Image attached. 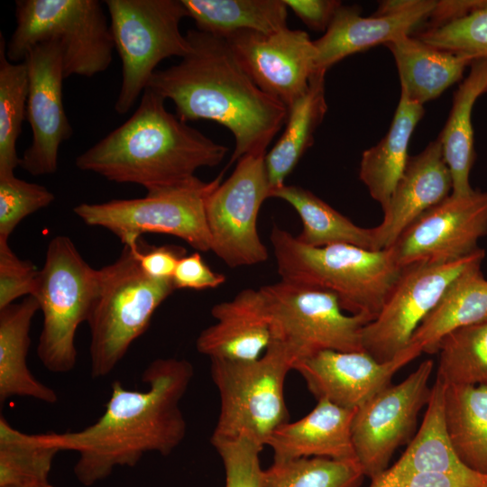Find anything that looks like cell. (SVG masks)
<instances>
[{
    "label": "cell",
    "mask_w": 487,
    "mask_h": 487,
    "mask_svg": "<svg viewBox=\"0 0 487 487\" xmlns=\"http://www.w3.org/2000/svg\"><path fill=\"white\" fill-rule=\"evenodd\" d=\"M193 376V365L185 359H155L141 377L145 390L126 389L115 381L95 423L78 431L42 436L59 451L78 453L75 476L91 486L116 467L136 465L147 453L169 455L181 444L187 422L180 401Z\"/></svg>",
    "instance_id": "1"
},
{
    "label": "cell",
    "mask_w": 487,
    "mask_h": 487,
    "mask_svg": "<svg viewBox=\"0 0 487 487\" xmlns=\"http://www.w3.org/2000/svg\"><path fill=\"white\" fill-rule=\"evenodd\" d=\"M186 36L189 52L157 69L147 87L171 100L181 121L209 120L227 128L234 139L227 167L247 155L265 156L286 123L287 106L254 83L225 39L197 29Z\"/></svg>",
    "instance_id": "2"
},
{
    "label": "cell",
    "mask_w": 487,
    "mask_h": 487,
    "mask_svg": "<svg viewBox=\"0 0 487 487\" xmlns=\"http://www.w3.org/2000/svg\"><path fill=\"white\" fill-rule=\"evenodd\" d=\"M164 102L147 87L124 124L76 158L77 168L148 191L184 182L200 168L219 165L228 148L170 113Z\"/></svg>",
    "instance_id": "3"
},
{
    "label": "cell",
    "mask_w": 487,
    "mask_h": 487,
    "mask_svg": "<svg viewBox=\"0 0 487 487\" xmlns=\"http://www.w3.org/2000/svg\"><path fill=\"white\" fill-rule=\"evenodd\" d=\"M270 241L281 280L330 292L343 310L372 320L402 269L391 248L312 247L277 225L271 228Z\"/></svg>",
    "instance_id": "4"
},
{
    "label": "cell",
    "mask_w": 487,
    "mask_h": 487,
    "mask_svg": "<svg viewBox=\"0 0 487 487\" xmlns=\"http://www.w3.org/2000/svg\"><path fill=\"white\" fill-rule=\"evenodd\" d=\"M139 242L124 245L114 262L98 269L87 321L92 378L106 377L115 369L147 330L159 306L176 289L172 279H154L143 272L137 258Z\"/></svg>",
    "instance_id": "5"
},
{
    "label": "cell",
    "mask_w": 487,
    "mask_h": 487,
    "mask_svg": "<svg viewBox=\"0 0 487 487\" xmlns=\"http://www.w3.org/2000/svg\"><path fill=\"white\" fill-rule=\"evenodd\" d=\"M296 360L293 351L276 339L255 360L211 359L220 411L210 442L243 438L265 446L271 435L289 422L284 384Z\"/></svg>",
    "instance_id": "6"
},
{
    "label": "cell",
    "mask_w": 487,
    "mask_h": 487,
    "mask_svg": "<svg viewBox=\"0 0 487 487\" xmlns=\"http://www.w3.org/2000/svg\"><path fill=\"white\" fill-rule=\"evenodd\" d=\"M16 26L6 43L11 62H23L34 45L56 40L63 52L65 78L106 71L115 49L110 23L97 0H17Z\"/></svg>",
    "instance_id": "7"
},
{
    "label": "cell",
    "mask_w": 487,
    "mask_h": 487,
    "mask_svg": "<svg viewBox=\"0 0 487 487\" xmlns=\"http://www.w3.org/2000/svg\"><path fill=\"white\" fill-rule=\"evenodd\" d=\"M97 284L98 270L83 259L69 236L50 241L33 295L43 315L36 351L48 371L66 373L75 368L76 333L87 321Z\"/></svg>",
    "instance_id": "8"
},
{
    "label": "cell",
    "mask_w": 487,
    "mask_h": 487,
    "mask_svg": "<svg viewBox=\"0 0 487 487\" xmlns=\"http://www.w3.org/2000/svg\"><path fill=\"white\" fill-rule=\"evenodd\" d=\"M197 176L179 184L148 190L143 198L81 203L73 211L85 224L113 233L124 245L135 244L145 233L172 235L199 252L211 251L206 202L221 182Z\"/></svg>",
    "instance_id": "9"
},
{
    "label": "cell",
    "mask_w": 487,
    "mask_h": 487,
    "mask_svg": "<svg viewBox=\"0 0 487 487\" xmlns=\"http://www.w3.org/2000/svg\"><path fill=\"white\" fill-rule=\"evenodd\" d=\"M115 49L122 61V84L115 103L129 112L147 88L158 64L190 51L180 23L188 17L181 0H106Z\"/></svg>",
    "instance_id": "10"
},
{
    "label": "cell",
    "mask_w": 487,
    "mask_h": 487,
    "mask_svg": "<svg viewBox=\"0 0 487 487\" xmlns=\"http://www.w3.org/2000/svg\"><path fill=\"white\" fill-rule=\"evenodd\" d=\"M260 289L269 309L272 339L286 344L296 362L326 350L364 351L363 330L372 318L345 315L332 293L281 280Z\"/></svg>",
    "instance_id": "11"
},
{
    "label": "cell",
    "mask_w": 487,
    "mask_h": 487,
    "mask_svg": "<svg viewBox=\"0 0 487 487\" xmlns=\"http://www.w3.org/2000/svg\"><path fill=\"white\" fill-rule=\"evenodd\" d=\"M484 257L485 252L480 248L454 262L402 267L381 311L363 330V350L381 363L396 357L409 346L449 285L468 268L482 263Z\"/></svg>",
    "instance_id": "12"
},
{
    "label": "cell",
    "mask_w": 487,
    "mask_h": 487,
    "mask_svg": "<svg viewBox=\"0 0 487 487\" xmlns=\"http://www.w3.org/2000/svg\"><path fill=\"white\" fill-rule=\"evenodd\" d=\"M264 156L247 155L209 194L206 218L211 251L228 267L252 266L267 261L268 249L258 233V216L270 198Z\"/></svg>",
    "instance_id": "13"
},
{
    "label": "cell",
    "mask_w": 487,
    "mask_h": 487,
    "mask_svg": "<svg viewBox=\"0 0 487 487\" xmlns=\"http://www.w3.org/2000/svg\"><path fill=\"white\" fill-rule=\"evenodd\" d=\"M434 363L428 359L400 383H391L356 409L352 439L356 459L371 480L382 473L396 449L413 435L427 405Z\"/></svg>",
    "instance_id": "14"
},
{
    "label": "cell",
    "mask_w": 487,
    "mask_h": 487,
    "mask_svg": "<svg viewBox=\"0 0 487 487\" xmlns=\"http://www.w3.org/2000/svg\"><path fill=\"white\" fill-rule=\"evenodd\" d=\"M487 234V191L451 193L409 225L390 247L400 267L467 257Z\"/></svg>",
    "instance_id": "15"
},
{
    "label": "cell",
    "mask_w": 487,
    "mask_h": 487,
    "mask_svg": "<svg viewBox=\"0 0 487 487\" xmlns=\"http://www.w3.org/2000/svg\"><path fill=\"white\" fill-rule=\"evenodd\" d=\"M29 78L26 121L32 142L20 167L33 176L56 172L60 146L73 133L63 106V52L60 43L48 40L26 53Z\"/></svg>",
    "instance_id": "16"
},
{
    "label": "cell",
    "mask_w": 487,
    "mask_h": 487,
    "mask_svg": "<svg viewBox=\"0 0 487 487\" xmlns=\"http://www.w3.org/2000/svg\"><path fill=\"white\" fill-rule=\"evenodd\" d=\"M224 39L254 83L288 109L307 92L316 71V48L306 32L244 31Z\"/></svg>",
    "instance_id": "17"
},
{
    "label": "cell",
    "mask_w": 487,
    "mask_h": 487,
    "mask_svg": "<svg viewBox=\"0 0 487 487\" xmlns=\"http://www.w3.org/2000/svg\"><path fill=\"white\" fill-rule=\"evenodd\" d=\"M422 354L409 344L392 360L381 363L365 351L326 350L297 361L293 370L318 400L356 409L391 384L393 375Z\"/></svg>",
    "instance_id": "18"
},
{
    "label": "cell",
    "mask_w": 487,
    "mask_h": 487,
    "mask_svg": "<svg viewBox=\"0 0 487 487\" xmlns=\"http://www.w3.org/2000/svg\"><path fill=\"white\" fill-rule=\"evenodd\" d=\"M452 187V176L437 139L418 154L409 156L401 178L382 209V221L373 227L377 250L390 248L409 225L448 197Z\"/></svg>",
    "instance_id": "19"
},
{
    "label": "cell",
    "mask_w": 487,
    "mask_h": 487,
    "mask_svg": "<svg viewBox=\"0 0 487 487\" xmlns=\"http://www.w3.org/2000/svg\"><path fill=\"white\" fill-rule=\"evenodd\" d=\"M211 315L216 323L202 330L196 341L198 353L210 360H255L272 341L271 317L260 289L239 291L215 305Z\"/></svg>",
    "instance_id": "20"
},
{
    "label": "cell",
    "mask_w": 487,
    "mask_h": 487,
    "mask_svg": "<svg viewBox=\"0 0 487 487\" xmlns=\"http://www.w3.org/2000/svg\"><path fill=\"white\" fill-rule=\"evenodd\" d=\"M436 2L418 0L414 6L401 13L369 17L362 16L358 5L342 4L324 35L314 41L316 71H327L350 55L410 34L427 21Z\"/></svg>",
    "instance_id": "21"
},
{
    "label": "cell",
    "mask_w": 487,
    "mask_h": 487,
    "mask_svg": "<svg viewBox=\"0 0 487 487\" xmlns=\"http://www.w3.org/2000/svg\"><path fill=\"white\" fill-rule=\"evenodd\" d=\"M356 409L318 400L303 418L287 422L269 438L273 460L325 457L357 460L352 439V423Z\"/></svg>",
    "instance_id": "22"
},
{
    "label": "cell",
    "mask_w": 487,
    "mask_h": 487,
    "mask_svg": "<svg viewBox=\"0 0 487 487\" xmlns=\"http://www.w3.org/2000/svg\"><path fill=\"white\" fill-rule=\"evenodd\" d=\"M40 310L33 296L0 308V401L30 398L47 404L58 402V394L40 381L29 369L30 328Z\"/></svg>",
    "instance_id": "23"
},
{
    "label": "cell",
    "mask_w": 487,
    "mask_h": 487,
    "mask_svg": "<svg viewBox=\"0 0 487 487\" xmlns=\"http://www.w3.org/2000/svg\"><path fill=\"white\" fill-rule=\"evenodd\" d=\"M385 46L395 60L401 89L420 105L436 98L459 81L474 60L435 48L410 34L401 35Z\"/></svg>",
    "instance_id": "24"
},
{
    "label": "cell",
    "mask_w": 487,
    "mask_h": 487,
    "mask_svg": "<svg viewBox=\"0 0 487 487\" xmlns=\"http://www.w3.org/2000/svg\"><path fill=\"white\" fill-rule=\"evenodd\" d=\"M424 114L423 105L410 100L401 89L389 131L376 145L362 154L359 179L381 209L387 206L405 170L409 158V143Z\"/></svg>",
    "instance_id": "25"
},
{
    "label": "cell",
    "mask_w": 487,
    "mask_h": 487,
    "mask_svg": "<svg viewBox=\"0 0 487 487\" xmlns=\"http://www.w3.org/2000/svg\"><path fill=\"white\" fill-rule=\"evenodd\" d=\"M487 92V60L473 61L468 76L454 93L453 105L437 140L452 176V193L467 195L473 188L470 173L475 161L473 108L480 96Z\"/></svg>",
    "instance_id": "26"
},
{
    "label": "cell",
    "mask_w": 487,
    "mask_h": 487,
    "mask_svg": "<svg viewBox=\"0 0 487 487\" xmlns=\"http://www.w3.org/2000/svg\"><path fill=\"white\" fill-rule=\"evenodd\" d=\"M481 265L468 268L449 285L409 344L418 345L422 353L436 354L447 334L487 319V279Z\"/></svg>",
    "instance_id": "27"
},
{
    "label": "cell",
    "mask_w": 487,
    "mask_h": 487,
    "mask_svg": "<svg viewBox=\"0 0 487 487\" xmlns=\"http://www.w3.org/2000/svg\"><path fill=\"white\" fill-rule=\"evenodd\" d=\"M326 73L325 70L313 73L307 92L288 109L283 133L264 156L271 190L285 185L287 177L314 142L315 132L327 110Z\"/></svg>",
    "instance_id": "28"
},
{
    "label": "cell",
    "mask_w": 487,
    "mask_h": 487,
    "mask_svg": "<svg viewBox=\"0 0 487 487\" xmlns=\"http://www.w3.org/2000/svg\"><path fill=\"white\" fill-rule=\"evenodd\" d=\"M444 417L458 458L487 474V386L445 384Z\"/></svg>",
    "instance_id": "29"
},
{
    "label": "cell",
    "mask_w": 487,
    "mask_h": 487,
    "mask_svg": "<svg viewBox=\"0 0 487 487\" xmlns=\"http://www.w3.org/2000/svg\"><path fill=\"white\" fill-rule=\"evenodd\" d=\"M270 198L281 199L295 209L302 222V231L296 237L306 245L350 244L380 251L377 250L373 227L355 225L308 189L285 184L272 189Z\"/></svg>",
    "instance_id": "30"
},
{
    "label": "cell",
    "mask_w": 487,
    "mask_h": 487,
    "mask_svg": "<svg viewBox=\"0 0 487 487\" xmlns=\"http://www.w3.org/2000/svg\"><path fill=\"white\" fill-rule=\"evenodd\" d=\"M445 383L436 378L422 423L409 446L383 473L403 475L419 473H466L472 472L455 453L444 417Z\"/></svg>",
    "instance_id": "31"
},
{
    "label": "cell",
    "mask_w": 487,
    "mask_h": 487,
    "mask_svg": "<svg viewBox=\"0 0 487 487\" xmlns=\"http://www.w3.org/2000/svg\"><path fill=\"white\" fill-rule=\"evenodd\" d=\"M197 30L226 38L244 31L270 34L287 28L283 0H181Z\"/></svg>",
    "instance_id": "32"
},
{
    "label": "cell",
    "mask_w": 487,
    "mask_h": 487,
    "mask_svg": "<svg viewBox=\"0 0 487 487\" xmlns=\"http://www.w3.org/2000/svg\"><path fill=\"white\" fill-rule=\"evenodd\" d=\"M59 452L42 433L22 432L0 417V487L49 482L52 461Z\"/></svg>",
    "instance_id": "33"
},
{
    "label": "cell",
    "mask_w": 487,
    "mask_h": 487,
    "mask_svg": "<svg viewBox=\"0 0 487 487\" xmlns=\"http://www.w3.org/2000/svg\"><path fill=\"white\" fill-rule=\"evenodd\" d=\"M29 78L26 64L11 62L0 34V177L14 174L21 157L16 142L26 120Z\"/></svg>",
    "instance_id": "34"
},
{
    "label": "cell",
    "mask_w": 487,
    "mask_h": 487,
    "mask_svg": "<svg viewBox=\"0 0 487 487\" xmlns=\"http://www.w3.org/2000/svg\"><path fill=\"white\" fill-rule=\"evenodd\" d=\"M436 353L445 384L487 386V319L447 334Z\"/></svg>",
    "instance_id": "35"
},
{
    "label": "cell",
    "mask_w": 487,
    "mask_h": 487,
    "mask_svg": "<svg viewBox=\"0 0 487 487\" xmlns=\"http://www.w3.org/2000/svg\"><path fill=\"white\" fill-rule=\"evenodd\" d=\"M364 477L357 460H273L263 470V487H360Z\"/></svg>",
    "instance_id": "36"
},
{
    "label": "cell",
    "mask_w": 487,
    "mask_h": 487,
    "mask_svg": "<svg viewBox=\"0 0 487 487\" xmlns=\"http://www.w3.org/2000/svg\"><path fill=\"white\" fill-rule=\"evenodd\" d=\"M413 36L439 50L487 60V7Z\"/></svg>",
    "instance_id": "37"
},
{
    "label": "cell",
    "mask_w": 487,
    "mask_h": 487,
    "mask_svg": "<svg viewBox=\"0 0 487 487\" xmlns=\"http://www.w3.org/2000/svg\"><path fill=\"white\" fill-rule=\"evenodd\" d=\"M54 194L44 186L15 177H0V240L8 241L26 216L50 206Z\"/></svg>",
    "instance_id": "38"
},
{
    "label": "cell",
    "mask_w": 487,
    "mask_h": 487,
    "mask_svg": "<svg viewBox=\"0 0 487 487\" xmlns=\"http://www.w3.org/2000/svg\"><path fill=\"white\" fill-rule=\"evenodd\" d=\"M211 444L222 459L225 487H263V469L260 462L263 447L243 438Z\"/></svg>",
    "instance_id": "39"
},
{
    "label": "cell",
    "mask_w": 487,
    "mask_h": 487,
    "mask_svg": "<svg viewBox=\"0 0 487 487\" xmlns=\"http://www.w3.org/2000/svg\"><path fill=\"white\" fill-rule=\"evenodd\" d=\"M39 271L27 260L20 259L8 241L0 240V308L23 296H33Z\"/></svg>",
    "instance_id": "40"
},
{
    "label": "cell",
    "mask_w": 487,
    "mask_h": 487,
    "mask_svg": "<svg viewBox=\"0 0 487 487\" xmlns=\"http://www.w3.org/2000/svg\"><path fill=\"white\" fill-rule=\"evenodd\" d=\"M369 487H487V474L419 473L388 475L384 473L371 480Z\"/></svg>",
    "instance_id": "41"
},
{
    "label": "cell",
    "mask_w": 487,
    "mask_h": 487,
    "mask_svg": "<svg viewBox=\"0 0 487 487\" xmlns=\"http://www.w3.org/2000/svg\"><path fill=\"white\" fill-rule=\"evenodd\" d=\"M225 280L226 277L213 271L198 252L181 257L172 276L176 289H215L224 284Z\"/></svg>",
    "instance_id": "42"
},
{
    "label": "cell",
    "mask_w": 487,
    "mask_h": 487,
    "mask_svg": "<svg viewBox=\"0 0 487 487\" xmlns=\"http://www.w3.org/2000/svg\"><path fill=\"white\" fill-rule=\"evenodd\" d=\"M186 255L185 248L179 245L154 246L139 242L137 258L144 273L159 280L172 279L176 266Z\"/></svg>",
    "instance_id": "43"
},
{
    "label": "cell",
    "mask_w": 487,
    "mask_h": 487,
    "mask_svg": "<svg viewBox=\"0 0 487 487\" xmlns=\"http://www.w3.org/2000/svg\"><path fill=\"white\" fill-rule=\"evenodd\" d=\"M307 26L316 31H325L329 26L337 9L342 5L335 0H283Z\"/></svg>",
    "instance_id": "44"
},
{
    "label": "cell",
    "mask_w": 487,
    "mask_h": 487,
    "mask_svg": "<svg viewBox=\"0 0 487 487\" xmlns=\"http://www.w3.org/2000/svg\"><path fill=\"white\" fill-rule=\"evenodd\" d=\"M485 7H487V0L436 1L425 25L419 31L440 27Z\"/></svg>",
    "instance_id": "45"
},
{
    "label": "cell",
    "mask_w": 487,
    "mask_h": 487,
    "mask_svg": "<svg viewBox=\"0 0 487 487\" xmlns=\"http://www.w3.org/2000/svg\"><path fill=\"white\" fill-rule=\"evenodd\" d=\"M418 0H386L379 4L373 15H386L406 11L417 4Z\"/></svg>",
    "instance_id": "46"
},
{
    "label": "cell",
    "mask_w": 487,
    "mask_h": 487,
    "mask_svg": "<svg viewBox=\"0 0 487 487\" xmlns=\"http://www.w3.org/2000/svg\"><path fill=\"white\" fill-rule=\"evenodd\" d=\"M8 487H54L49 482L45 483H39V484H32V485H27V486H8Z\"/></svg>",
    "instance_id": "47"
}]
</instances>
